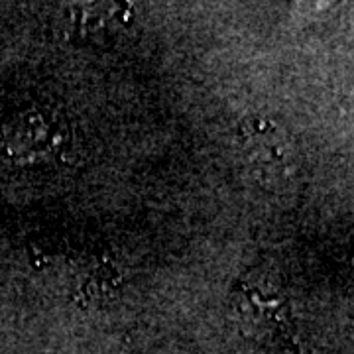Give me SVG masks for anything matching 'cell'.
I'll use <instances>...</instances> for the list:
<instances>
[{"instance_id":"7a4b0ae2","label":"cell","mask_w":354,"mask_h":354,"mask_svg":"<svg viewBox=\"0 0 354 354\" xmlns=\"http://www.w3.org/2000/svg\"><path fill=\"white\" fill-rule=\"evenodd\" d=\"M248 162L268 176H281L290 165L291 144L283 128L264 116H252L241 127Z\"/></svg>"},{"instance_id":"6da1fadb","label":"cell","mask_w":354,"mask_h":354,"mask_svg":"<svg viewBox=\"0 0 354 354\" xmlns=\"http://www.w3.org/2000/svg\"><path fill=\"white\" fill-rule=\"evenodd\" d=\"M69 142V128L59 114L26 111L0 130V150L18 165H34L57 158Z\"/></svg>"}]
</instances>
